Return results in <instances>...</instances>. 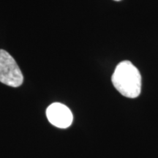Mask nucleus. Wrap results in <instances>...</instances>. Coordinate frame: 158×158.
<instances>
[{"label":"nucleus","instance_id":"f257e3e1","mask_svg":"<svg viewBox=\"0 0 158 158\" xmlns=\"http://www.w3.org/2000/svg\"><path fill=\"white\" fill-rule=\"evenodd\" d=\"M111 81L116 89L126 98H135L141 94V73L130 61H122L116 67Z\"/></svg>","mask_w":158,"mask_h":158},{"label":"nucleus","instance_id":"7ed1b4c3","mask_svg":"<svg viewBox=\"0 0 158 158\" xmlns=\"http://www.w3.org/2000/svg\"><path fill=\"white\" fill-rule=\"evenodd\" d=\"M46 116L50 123L59 128H68L72 124L73 116L71 110L66 106L54 102L48 106Z\"/></svg>","mask_w":158,"mask_h":158},{"label":"nucleus","instance_id":"f03ea898","mask_svg":"<svg viewBox=\"0 0 158 158\" xmlns=\"http://www.w3.org/2000/svg\"><path fill=\"white\" fill-rule=\"evenodd\" d=\"M0 82L12 87H19L23 82V73L17 62L3 49H0Z\"/></svg>","mask_w":158,"mask_h":158},{"label":"nucleus","instance_id":"20e7f679","mask_svg":"<svg viewBox=\"0 0 158 158\" xmlns=\"http://www.w3.org/2000/svg\"><path fill=\"white\" fill-rule=\"evenodd\" d=\"M114 1H116V2H119V1H121V0H114Z\"/></svg>","mask_w":158,"mask_h":158}]
</instances>
